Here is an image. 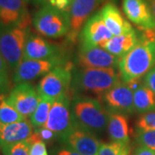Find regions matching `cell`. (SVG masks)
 Returning <instances> with one entry per match:
<instances>
[{
  "instance_id": "cell-1",
  "label": "cell",
  "mask_w": 155,
  "mask_h": 155,
  "mask_svg": "<svg viewBox=\"0 0 155 155\" xmlns=\"http://www.w3.org/2000/svg\"><path fill=\"white\" fill-rule=\"evenodd\" d=\"M155 66V38L143 36L139 43L120 59L118 68L123 82L138 80Z\"/></svg>"
},
{
  "instance_id": "cell-2",
  "label": "cell",
  "mask_w": 155,
  "mask_h": 155,
  "mask_svg": "<svg viewBox=\"0 0 155 155\" xmlns=\"http://www.w3.org/2000/svg\"><path fill=\"white\" fill-rule=\"evenodd\" d=\"M120 81L115 68L79 67L73 72L72 86L76 91L91 93L100 99L108 90Z\"/></svg>"
},
{
  "instance_id": "cell-3",
  "label": "cell",
  "mask_w": 155,
  "mask_h": 155,
  "mask_svg": "<svg viewBox=\"0 0 155 155\" xmlns=\"http://www.w3.org/2000/svg\"><path fill=\"white\" fill-rule=\"evenodd\" d=\"M71 105L78 127L92 134L101 133L107 127L109 112L99 100L76 95L72 98Z\"/></svg>"
},
{
  "instance_id": "cell-4",
  "label": "cell",
  "mask_w": 155,
  "mask_h": 155,
  "mask_svg": "<svg viewBox=\"0 0 155 155\" xmlns=\"http://www.w3.org/2000/svg\"><path fill=\"white\" fill-rule=\"evenodd\" d=\"M32 24L37 33L48 38L67 35L70 29L68 11L50 6L40 7L32 17Z\"/></svg>"
},
{
  "instance_id": "cell-5",
  "label": "cell",
  "mask_w": 155,
  "mask_h": 155,
  "mask_svg": "<svg viewBox=\"0 0 155 155\" xmlns=\"http://www.w3.org/2000/svg\"><path fill=\"white\" fill-rule=\"evenodd\" d=\"M28 35L29 27L0 28V54L13 72L23 59Z\"/></svg>"
},
{
  "instance_id": "cell-6",
  "label": "cell",
  "mask_w": 155,
  "mask_h": 155,
  "mask_svg": "<svg viewBox=\"0 0 155 155\" xmlns=\"http://www.w3.org/2000/svg\"><path fill=\"white\" fill-rule=\"evenodd\" d=\"M72 80L70 66L64 64L57 66L40 80L36 88L40 97L54 102L67 94Z\"/></svg>"
},
{
  "instance_id": "cell-7",
  "label": "cell",
  "mask_w": 155,
  "mask_h": 155,
  "mask_svg": "<svg viewBox=\"0 0 155 155\" xmlns=\"http://www.w3.org/2000/svg\"><path fill=\"white\" fill-rule=\"evenodd\" d=\"M71 100L67 94L62 96L52 104L45 127L52 130L63 142L69 134L78 127L72 111Z\"/></svg>"
},
{
  "instance_id": "cell-8",
  "label": "cell",
  "mask_w": 155,
  "mask_h": 155,
  "mask_svg": "<svg viewBox=\"0 0 155 155\" xmlns=\"http://www.w3.org/2000/svg\"><path fill=\"white\" fill-rule=\"evenodd\" d=\"M102 104L109 113L129 115L134 111V91L128 83L120 81L101 97Z\"/></svg>"
},
{
  "instance_id": "cell-9",
  "label": "cell",
  "mask_w": 155,
  "mask_h": 155,
  "mask_svg": "<svg viewBox=\"0 0 155 155\" xmlns=\"http://www.w3.org/2000/svg\"><path fill=\"white\" fill-rule=\"evenodd\" d=\"M7 102L25 117L31 116L36 110L41 97L37 89L28 82L16 84L8 95Z\"/></svg>"
},
{
  "instance_id": "cell-10",
  "label": "cell",
  "mask_w": 155,
  "mask_h": 155,
  "mask_svg": "<svg viewBox=\"0 0 155 155\" xmlns=\"http://www.w3.org/2000/svg\"><path fill=\"white\" fill-rule=\"evenodd\" d=\"M106 0H73L68 10L70 17V29L67 38L69 41L75 43L81 29L94 11L103 5Z\"/></svg>"
},
{
  "instance_id": "cell-11",
  "label": "cell",
  "mask_w": 155,
  "mask_h": 155,
  "mask_svg": "<svg viewBox=\"0 0 155 155\" xmlns=\"http://www.w3.org/2000/svg\"><path fill=\"white\" fill-rule=\"evenodd\" d=\"M63 64L61 57L50 60H27L22 59L18 67L13 72V83L29 82L47 74L54 67Z\"/></svg>"
},
{
  "instance_id": "cell-12",
  "label": "cell",
  "mask_w": 155,
  "mask_h": 155,
  "mask_svg": "<svg viewBox=\"0 0 155 155\" xmlns=\"http://www.w3.org/2000/svg\"><path fill=\"white\" fill-rule=\"evenodd\" d=\"M25 0H0V28L29 27L30 18Z\"/></svg>"
},
{
  "instance_id": "cell-13",
  "label": "cell",
  "mask_w": 155,
  "mask_h": 155,
  "mask_svg": "<svg viewBox=\"0 0 155 155\" xmlns=\"http://www.w3.org/2000/svg\"><path fill=\"white\" fill-rule=\"evenodd\" d=\"M113 35L107 28L100 12H96L84 23L79 34L80 47H102Z\"/></svg>"
},
{
  "instance_id": "cell-14",
  "label": "cell",
  "mask_w": 155,
  "mask_h": 155,
  "mask_svg": "<svg viewBox=\"0 0 155 155\" xmlns=\"http://www.w3.org/2000/svg\"><path fill=\"white\" fill-rule=\"evenodd\" d=\"M77 61L79 67L116 68L120 59L101 47H79Z\"/></svg>"
},
{
  "instance_id": "cell-15",
  "label": "cell",
  "mask_w": 155,
  "mask_h": 155,
  "mask_svg": "<svg viewBox=\"0 0 155 155\" xmlns=\"http://www.w3.org/2000/svg\"><path fill=\"white\" fill-rule=\"evenodd\" d=\"M122 11L127 19L140 29H155L154 17L145 0H122Z\"/></svg>"
},
{
  "instance_id": "cell-16",
  "label": "cell",
  "mask_w": 155,
  "mask_h": 155,
  "mask_svg": "<svg viewBox=\"0 0 155 155\" xmlns=\"http://www.w3.org/2000/svg\"><path fill=\"white\" fill-rule=\"evenodd\" d=\"M57 57H60V52L57 46L41 36L29 33L25 43L23 59L50 60Z\"/></svg>"
},
{
  "instance_id": "cell-17",
  "label": "cell",
  "mask_w": 155,
  "mask_h": 155,
  "mask_svg": "<svg viewBox=\"0 0 155 155\" xmlns=\"http://www.w3.org/2000/svg\"><path fill=\"white\" fill-rule=\"evenodd\" d=\"M64 142L81 155H97L101 145L94 134L79 127H75Z\"/></svg>"
},
{
  "instance_id": "cell-18",
  "label": "cell",
  "mask_w": 155,
  "mask_h": 155,
  "mask_svg": "<svg viewBox=\"0 0 155 155\" xmlns=\"http://www.w3.org/2000/svg\"><path fill=\"white\" fill-rule=\"evenodd\" d=\"M34 127L27 119L13 123L0 122V142L1 146L11 145L27 140L32 136Z\"/></svg>"
},
{
  "instance_id": "cell-19",
  "label": "cell",
  "mask_w": 155,
  "mask_h": 155,
  "mask_svg": "<svg viewBox=\"0 0 155 155\" xmlns=\"http://www.w3.org/2000/svg\"><path fill=\"white\" fill-rule=\"evenodd\" d=\"M100 15L113 36L130 33L134 29L123 17L118 7L114 3H108L99 11Z\"/></svg>"
},
{
  "instance_id": "cell-20",
  "label": "cell",
  "mask_w": 155,
  "mask_h": 155,
  "mask_svg": "<svg viewBox=\"0 0 155 155\" xmlns=\"http://www.w3.org/2000/svg\"><path fill=\"white\" fill-rule=\"evenodd\" d=\"M140 39L136 32L134 30L130 33L113 36L109 41H107L101 48L107 50L109 53L117 58L121 59L127 53L132 50L138 44Z\"/></svg>"
},
{
  "instance_id": "cell-21",
  "label": "cell",
  "mask_w": 155,
  "mask_h": 155,
  "mask_svg": "<svg viewBox=\"0 0 155 155\" xmlns=\"http://www.w3.org/2000/svg\"><path fill=\"white\" fill-rule=\"evenodd\" d=\"M107 130L112 141L129 144V127L126 115L109 113Z\"/></svg>"
},
{
  "instance_id": "cell-22",
  "label": "cell",
  "mask_w": 155,
  "mask_h": 155,
  "mask_svg": "<svg viewBox=\"0 0 155 155\" xmlns=\"http://www.w3.org/2000/svg\"><path fill=\"white\" fill-rule=\"evenodd\" d=\"M134 107L138 113L155 111V94L144 84H139L134 90Z\"/></svg>"
},
{
  "instance_id": "cell-23",
  "label": "cell",
  "mask_w": 155,
  "mask_h": 155,
  "mask_svg": "<svg viewBox=\"0 0 155 155\" xmlns=\"http://www.w3.org/2000/svg\"><path fill=\"white\" fill-rule=\"evenodd\" d=\"M27 119L11 105L7 100L6 95H0V122L1 123H13Z\"/></svg>"
},
{
  "instance_id": "cell-24",
  "label": "cell",
  "mask_w": 155,
  "mask_h": 155,
  "mask_svg": "<svg viewBox=\"0 0 155 155\" xmlns=\"http://www.w3.org/2000/svg\"><path fill=\"white\" fill-rule=\"evenodd\" d=\"M53 103L54 102L50 100L41 97L38 106L36 110L34 111L33 114L31 115L30 120H29L34 128L44 127L49 116L50 110H51Z\"/></svg>"
},
{
  "instance_id": "cell-25",
  "label": "cell",
  "mask_w": 155,
  "mask_h": 155,
  "mask_svg": "<svg viewBox=\"0 0 155 155\" xmlns=\"http://www.w3.org/2000/svg\"><path fill=\"white\" fill-rule=\"evenodd\" d=\"M130 147L127 143L111 141L100 145L97 155H129Z\"/></svg>"
},
{
  "instance_id": "cell-26",
  "label": "cell",
  "mask_w": 155,
  "mask_h": 155,
  "mask_svg": "<svg viewBox=\"0 0 155 155\" xmlns=\"http://www.w3.org/2000/svg\"><path fill=\"white\" fill-rule=\"evenodd\" d=\"M11 68L0 54V95H7L11 86Z\"/></svg>"
},
{
  "instance_id": "cell-27",
  "label": "cell",
  "mask_w": 155,
  "mask_h": 155,
  "mask_svg": "<svg viewBox=\"0 0 155 155\" xmlns=\"http://www.w3.org/2000/svg\"><path fill=\"white\" fill-rule=\"evenodd\" d=\"M31 144L29 140H24L15 144L1 146L3 155H29Z\"/></svg>"
},
{
  "instance_id": "cell-28",
  "label": "cell",
  "mask_w": 155,
  "mask_h": 155,
  "mask_svg": "<svg viewBox=\"0 0 155 155\" xmlns=\"http://www.w3.org/2000/svg\"><path fill=\"white\" fill-rule=\"evenodd\" d=\"M136 140L139 144L155 152V130L137 129Z\"/></svg>"
},
{
  "instance_id": "cell-29",
  "label": "cell",
  "mask_w": 155,
  "mask_h": 155,
  "mask_svg": "<svg viewBox=\"0 0 155 155\" xmlns=\"http://www.w3.org/2000/svg\"><path fill=\"white\" fill-rule=\"evenodd\" d=\"M73 0H32L35 5L42 7V6H50L61 11H68L70 5Z\"/></svg>"
},
{
  "instance_id": "cell-30",
  "label": "cell",
  "mask_w": 155,
  "mask_h": 155,
  "mask_svg": "<svg viewBox=\"0 0 155 155\" xmlns=\"http://www.w3.org/2000/svg\"><path fill=\"white\" fill-rule=\"evenodd\" d=\"M137 129L140 130H155V111L145 113L136 122Z\"/></svg>"
},
{
  "instance_id": "cell-31",
  "label": "cell",
  "mask_w": 155,
  "mask_h": 155,
  "mask_svg": "<svg viewBox=\"0 0 155 155\" xmlns=\"http://www.w3.org/2000/svg\"><path fill=\"white\" fill-rule=\"evenodd\" d=\"M31 147H30V152L29 155H48L46 143L42 140H39L35 134H32V136L28 139Z\"/></svg>"
},
{
  "instance_id": "cell-32",
  "label": "cell",
  "mask_w": 155,
  "mask_h": 155,
  "mask_svg": "<svg viewBox=\"0 0 155 155\" xmlns=\"http://www.w3.org/2000/svg\"><path fill=\"white\" fill-rule=\"evenodd\" d=\"M34 134L41 140H42L44 143H52L53 141H54L57 140L58 136L54 132H53L52 130H50L48 128L45 127H39V128H35L34 130Z\"/></svg>"
},
{
  "instance_id": "cell-33",
  "label": "cell",
  "mask_w": 155,
  "mask_h": 155,
  "mask_svg": "<svg viewBox=\"0 0 155 155\" xmlns=\"http://www.w3.org/2000/svg\"><path fill=\"white\" fill-rule=\"evenodd\" d=\"M143 83L155 94V66L145 75Z\"/></svg>"
},
{
  "instance_id": "cell-34",
  "label": "cell",
  "mask_w": 155,
  "mask_h": 155,
  "mask_svg": "<svg viewBox=\"0 0 155 155\" xmlns=\"http://www.w3.org/2000/svg\"><path fill=\"white\" fill-rule=\"evenodd\" d=\"M133 155H155V152L144 146H139L134 151Z\"/></svg>"
},
{
  "instance_id": "cell-35",
  "label": "cell",
  "mask_w": 155,
  "mask_h": 155,
  "mask_svg": "<svg viewBox=\"0 0 155 155\" xmlns=\"http://www.w3.org/2000/svg\"><path fill=\"white\" fill-rule=\"evenodd\" d=\"M56 155H81L80 153H78V152L74 151L70 147H66V148H62V149L59 150L57 154Z\"/></svg>"
},
{
  "instance_id": "cell-36",
  "label": "cell",
  "mask_w": 155,
  "mask_h": 155,
  "mask_svg": "<svg viewBox=\"0 0 155 155\" xmlns=\"http://www.w3.org/2000/svg\"><path fill=\"white\" fill-rule=\"evenodd\" d=\"M147 3V5H149L150 9H151V11H152V13H153V17H154L155 19V0H145Z\"/></svg>"
},
{
  "instance_id": "cell-37",
  "label": "cell",
  "mask_w": 155,
  "mask_h": 155,
  "mask_svg": "<svg viewBox=\"0 0 155 155\" xmlns=\"http://www.w3.org/2000/svg\"><path fill=\"white\" fill-rule=\"evenodd\" d=\"M2 154V150H1V142H0V155Z\"/></svg>"
},
{
  "instance_id": "cell-38",
  "label": "cell",
  "mask_w": 155,
  "mask_h": 155,
  "mask_svg": "<svg viewBox=\"0 0 155 155\" xmlns=\"http://www.w3.org/2000/svg\"><path fill=\"white\" fill-rule=\"evenodd\" d=\"M25 1H26V2H27V3H28V2H31V1H32V0H25Z\"/></svg>"
},
{
  "instance_id": "cell-39",
  "label": "cell",
  "mask_w": 155,
  "mask_h": 155,
  "mask_svg": "<svg viewBox=\"0 0 155 155\" xmlns=\"http://www.w3.org/2000/svg\"><path fill=\"white\" fill-rule=\"evenodd\" d=\"M1 155H3V153H2V154H1Z\"/></svg>"
}]
</instances>
